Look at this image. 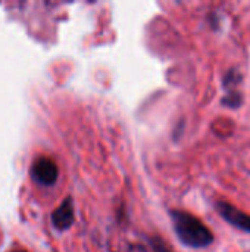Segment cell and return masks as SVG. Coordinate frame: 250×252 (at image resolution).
I'll return each instance as SVG.
<instances>
[{
	"instance_id": "1",
	"label": "cell",
	"mask_w": 250,
	"mask_h": 252,
	"mask_svg": "<svg viewBox=\"0 0 250 252\" xmlns=\"http://www.w3.org/2000/svg\"><path fill=\"white\" fill-rule=\"evenodd\" d=\"M172 230L177 239L187 248L205 250L215 241L211 229L192 213L183 210H169Z\"/></svg>"
},
{
	"instance_id": "2",
	"label": "cell",
	"mask_w": 250,
	"mask_h": 252,
	"mask_svg": "<svg viewBox=\"0 0 250 252\" xmlns=\"http://www.w3.org/2000/svg\"><path fill=\"white\" fill-rule=\"evenodd\" d=\"M215 210L220 214V217L227 221L230 226H233L234 229L250 233V216L246 214L245 211L239 210L237 207H234L233 204L227 202V201H217L215 202Z\"/></svg>"
},
{
	"instance_id": "3",
	"label": "cell",
	"mask_w": 250,
	"mask_h": 252,
	"mask_svg": "<svg viewBox=\"0 0 250 252\" xmlns=\"http://www.w3.org/2000/svg\"><path fill=\"white\" fill-rule=\"evenodd\" d=\"M31 174L37 183H40L43 186H53L57 182L59 170L53 159H50L47 157H41L34 162Z\"/></svg>"
},
{
	"instance_id": "4",
	"label": "cell",
	"mask_w": 250,
	"mask_h": 252,
	"mask_svg": "<svg viewBox=\"0 0 250 252\" xmlns=\"http://www.w3.org/2000/svg\"><path fill=\"white\" fill-rule=\"evenodd\" d=\"M75 220V214H74V201L71 196L65 198L63 202L52 213V224L55 229H57L59 232H65L68 229H71V226L74 224Z\"/></svg>"
},
{
	"instance_id": "5",
	"label": "cell",
	"mask_w": 250,
	"mask_h": 252,
	"mask_svg": "<svg viewBox=\"0 0 250 252\" xmlns=\"http://www.w3.org/2000/svg\"><path fill=\"white\" fill-rule=\"evenodd\" d=\"M243 83V75L237 68H230L225 71L224 77H222V87L224 92H234V90H240V86Z\"/></svg>"
},
{
	"instance_id": "6",
	"label": "cell",
	"mask_w": 250,
	"mask_h": 252,
	"mask_svg": "<svg viewBox=\"0 0 250 252\" xmlns=\"http://www.w3.org/2000/svg\"><path fill=\"white\" fill-rule=\"evenodd\" d=\"M221 105L228 109H239L243 105V93L242 90L234 92H224V96L221 97Z\"/></svg>"
},
{
	"instance_id": "7",
	"label": "cell",
	"mask_w": 250,
	"mask_h": 252,
	"mask_svg": "<svg viewBox=\"0 0 250 252\" xmlns=\"http://www.w3.org/2000/svg\"><path fill=\"white\" fill-rule=\"evenodd\" d=\"M143 252H172L169 245L159 236H150L146 241V247Z\"/></svg>"
},
{
	"instance_id": "8",
	"label": "cell",
	"mask_w": 250,
	"mask_h": 252,
	"mask_svg": "<svg viewBox=\"0 0 250 252\" xmlns=\"http://www.w3.org/2000/svg\"><path fill=\"white\" fill-rule=\"evenodd\" d=\"M13 252H27V251H22V250H18V251H13Z\"/></svg>"
}]
</instances>
